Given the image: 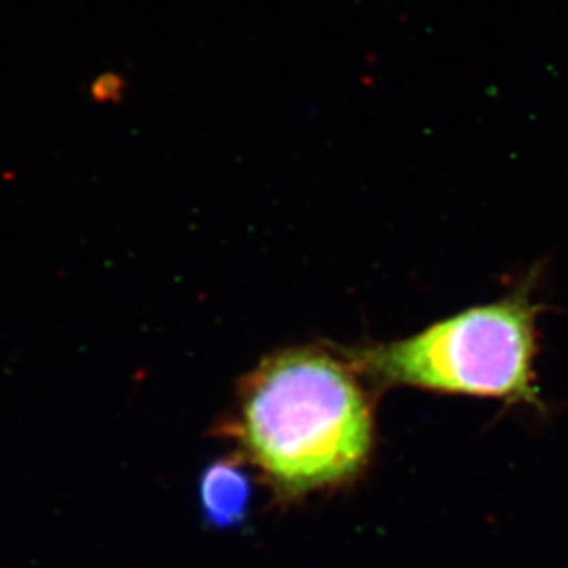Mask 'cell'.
Wrapping results in <instances>:
<instances>
[{
  "mask_svg": "<svg viewBox=\"0 0 568 568\" xmlns=\"http://www.w3.org/2000/svg\"><path fill=\"white\" fill-rule=\"evenodd\" d=\"M239 436L272 486L297 497L361 473L372 454V408L342 362L286 351L244 386Z\"/></svg>",
  "mask_w": 568,
  "mask_h": 568,
  "instance_id": "6da1fadb",
  "label": "cell"
},
{
  "mask_svg": "<svg viewBox=\"0 0 568 568\" xmlns=\"http://www.w3.org/2000/svg\"><path fill=\"white\" fill-rule=\"evenodd\" d=\"M536 275L508 295L434 323L394 344L356 351L362 372L383 384L503 400L545 410L537 384L539 317Z\"/></svg>",
  "mask_w": 568,
  "mask_h": 568,
  "instance_id": "7a4b0ae2",
  "label": "cell"
},
{
  "mask_svg": "<svg viewBox=\"0 0 568 568\" xmlns=\"http://www.w3.org/2000/svg\"><path fill=\"white\" fill-rule=\"evenodd\" d=\"M197 495L203 519L214 528L225 530L246 520L253 481L239 459H216L203 470Z\"/></svg>",
  "mask_w": 568,
  "mask_h": 568,
  "instance_id": "3957f363",
  "label": "cell"
}]
</instances>
